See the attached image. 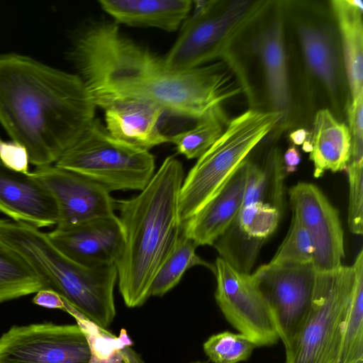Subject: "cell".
I'll return each instance as SVG.
<instances>
[{"instance_id":"27","label":"cell","mask_w":363,"mask_h":363,"mask_svg":"<svg viewBox=\"0 0 363 363\" xmlns=\"http://www.w3.org/2000/svg\"><path fill=\"white\" fill-rule=\"evenodd\" d=\"M196 125L177 134L169 135L178 153L187 159L199 158L219 138L228 120L223 108L214 110L196 120Z\"/></svg>"},{"instance_id":"15","label":"cell","mask_w":363,"mask_h":363,"mask_svg":"<svg viewBox=\"0 0 363 363\" xmlns=\"http://www.w3.org/2000/svg\"><path fill=\"white\" fill-rule=\"evenodd\" d=\"M0 212L37 228L57 225L58 210L50 191L31 172H19L0 160Z\"/></svg>"},{"instance_id":"30","label":"cell","mask_w":363,"mask_h":363,"mask_svg":"<svg viewBox=\"0 0 363 363\" xmlns=\"http://www.w3.org/2000/svg\"><path fill=\"white\" fill-rule=\"evenodd\" d=\"M313 253L314 247L308 231L293 216L289 230L269 264H312Z\"/></svg>"},{"instance_id":"34","label":"cell","mask_w":363,"mask_h":363,"mask_svg":"<svg viewBox=\"0 0 363 363\" xmlns=\"http://www.w3.org/2000/svg\"><path fill=\"white\" fill-rule=\"evenodd\" d=\"M33 302L38 306L48 308H58L65 311V299L57 291L51 289H44L38 291Z\"/></svg>"},{"instance_id":"7","label":"cell","mask_w":363,"mask_h":363,"mask_svg":"<svg viewBox=\"0 0 363 363\" xmlns=\"http://www.w3.org/2000/svg\"><path fill=\"white\" fill-rule=\"evenodd\" d=\"M54 165L99 184L108 192L143 190L155 174V157L113 137L94 118Z\"/></svg>"},{"instance_id":"13","label":"cell","mask_w":363,"mask_h":363,"mask_svg":"<svg viewBox=\"0 0 363 363\" xmlns=\"http://www.w3.org/2000/svg\"><path fill=\"white\" fill-rule=\"evenodd\" d=\"M31 174L56 201V227H69L115 214L116 200L110 192L77 173L51 164L37 167Z\"/></svg>"},{"instance_id":"10","label":"cell","mask_w":363,"mask_h":363,"mask_svg":"<svg viewBox=\"0 0 363 363\" xmlns=\"http://www.w3.org/2000/svg\"><path fill=\"white\" fill-rule=\"evenodd\" d=\"M215 298L228 323L257 347L275 345L279 337L268 306L252 274L219 257L214 264Z\"/></svg>"},{"instance_id":"17","label":"cell","mask_w":363,"mask_h":363,"mask_svg":"<svg viewBox=\"0 0 363 363\" xmlns=\"http://www.w3.org/2000/svg\"><path fill=\"white\" fill-rule=\"evenodd\" d=\"M335 28L325 22H303L297 26L306 69L333 99L337 97L345 72L340 37Z\"/></svg>"},{"instance_id":"19","label":"cell","mask_w":363,"mask_h":363,"mask_svg":"<svg viewBox=\"0 0 363 363\" xmlns=\"http://www.w3.org/2000/svg\"><path fill=\"white\" fill-rule=\"evenodd\" d=\"M105 111L106 128L115 138L136 147L150 150L169 143L159 123L164 111L146 101H129L113 105Z\"/></svg>"},{"instance_id":"14","label":"cell","mask_w":363,"mask_h":363,"mask_svg":"<svg viewBox=\"0 0 363 363\" xmlns=\"http://www.w3.org/2000/svg\"><path fill=\"white\" fill-rule=\"evenodd\" d=\"M48 235L62 253L87 267L116 265L123 247V230L116 214L69 227H56Z\"/></svg>"},{"instance_id":"33","label":"cell","mask_w":363,"mask_h":363,"mask_svg":"<svg viewBox=\"0 0 363 363\" xmlns=\"http://www.w3.org/2000/svg\"><path fill=\"white\" fill-rule=\"evenodd\" d=\"M0 160L11 169L25 174L30 172L26 148L13 140L7 141L0 137Z\"/></svg>"},{"instance_id":"25","label":"cell","mask_w":363,"mask_h":363,"mask_svg":"<svg viewBox=\"0 0 363 363\" xmlns=\"http://www.w3.org/2000/svg\"><path fill=\"white\" fill-rule=\"evenodd\" d=\"M354 280L345 322L338 363H363V250L352 264Z\"/></svg>"},{"instance_id":"29","label":"cell","mask_w":363,"mask_h":363,"mask_svg":"<svg viewBox=\"0 0 363 363\" xmlns=\"http://www.w3.org/2000/svg\"><path fill=\"white\" fill-rule=\"evenodd\" d=\"M257 345L242 333L225 331L214 334L203 343L205 354L213 363H239L251 356Z\"/></svg>"},{"instance_id":"28","label":"cell","mask_w":363,"mask_h":363,"mask_svg":"<svg viewBox=\"0 0 363 363\" xmlns=\"http://www.w3.org/2000/svg\"><path fill=\"white\" fill-rule=\"evenodd\" d=\"M281 210L264 202L242 206L233 225L248 240L263 241L277 230Z\"/></svg>"},{"instance_id":"18","label":"cell","mask_w":363,"mask_h":363,"mask_svg":"<svg viewBox=\"0 0 363 363\" xmlns=\"http://www.w3.org/2000/svg\"><path fill=\"white\" fill-rule=\"evenodd\" d=\"M245 163L199 211L182 224L183 233L199 247L213 245L230 228L242 207Z\"/></svg>"},{"instance_id":"23","label":"cell","mask_w":363,"mask_h":363,"mask_svg":"<svg viewBox=\"0 0 363 363\" xmlns=\"http://www.w3.org/2000/svg\"><path fill=\"white\" fill-rule=\"evenodd\" d=\"M65 311L74 318L86 337L91 354L89 363H144L131 348L133 343L125 329L116 336L86 318L67 301Z\"/></svg>"},{"instance_id":"2","label":"cell","mask_w":363,"mask_h":363,"mask_svg":"<svg viewBox=\"0 0 363 363\" xmlns=\"http://www.w3.org/2000/svg\"><path fill=\"white\" fill-rule=\"evenodd\" d=\"M96 107L77 74L0 55V123L36 167L55 163L95 118Z\"/></svg>"},{"instance_id":"37","label":"cell","mask_w":363,"mask_h":363,"mask_svg":"<svg viewBox=\"0 0 363 363\" xmlns=\"http://www.w3.org/2000/svg\"><path fill=\"white\" fill-rule=\"evenodd\" d=\"M312 143L311 142L310 139H307L303 144H302V150L305 152H311L312 151Z\"/></svg>"},{"instance_id":"5","label":"cell","mask_w":363,"mask_h":363,"mask_svg":"<svg viewBox=\"0 0 363 363\" xmlns=\"http://www.w3.org/2000/svg\"><path fill=\"white\" fill-rule=\"evenodd\" d=\"M280 120V115L272 111L250 109L228 121L183 180L179 195L182 225L225 185Z\"/></svg>"},{"instance_id":"21","label":"cell","mask_w":363,"mask_h":363,"mask_svg":"<svg viewBox=\"0 0 363 363\" xmlns=\"http://www.w3.org/2000/svg\"><path fill=\"white\" fill-rule=\"evenodd\" d=\"M311 142L310 160L313 175L318 178L327 171L345 170L350 159L351 135L349 128L339 121L328 108L315 115Z\"/></svg>"},{"instance_id":"6","label":"cell","mask_w":363,"mask_h":363,"mask_svg":"<svg viewBox=\"0 0 363 363\" xmlns=\"http://www.w3.org/2000/svg\"><path fill=\"white\" fill-rule=\"evenodd\" d=\"M269 1H193L194 11L163 57L172 72L187 71L230 56L235 39L269 6Z\"/></svg>"},{"instance_id":"12","label":"cell","mask_w":363,"mask_h":363,"mask_svg":"<svg viewBox=\"0 0 363 363\" xmlns=\"http://www.w3.org/2000/svg\"><path fill=\"white\" fill-rule=\"evenodd\" d=\"M295 216L308 231L313 247L315 272L340 268L345 258L344 234L337 210L315 184L299 182L289 190Z\"/></svg>"},{"instance_id":"32","label":"cell","mask_w":363,"mask_h":363,"mask_svg":"<svg viewBox=\"0 0 363 363\" xmlns=\"http://www.w3.org/2000/svg\"><path fill=\"white\" fill-rule=\"evenodd\" d=\"M349 130L351 135L350 157H363V94L351 100L347 106Z\"/></svg>"},{"instance_id":"3","label":"cell","mask_w":363,"mask_h":363,"mask_svg":"<svg viewBox=\"0 0 363 363\" xmlns=\"http://www.w3.org/2000/svg\"><path fill=\"white\" fill-rule=\"evenodd\" d=\"M184 179L182 163L168 156L139 194L116 201L123 233L117 280L129 308L142 306L150 297L152 280L182 233L179 195Z\"/></svg>"},{"instance_id":"1","label":"cell","mask_w":363,"mask_h":363,"mask_svg":"<svg viewBox=\"0 0 363 363\" xmlns=\"http://www.w3.org/2000/svg\"><path fill=\"white\" fill-rule=\"evenodd\" d=\"M71 57L94 104L104 110L142 101L197 120L243 89L225 60L169 71L163 58L123 36L116 23L88 25L75 39Z\"/></svg>"},{"instance_id":"4","label":"cell","mask_w":363,"mask_h":363,"mask_svg":"<svg viewBox=\"0 0 363 363\" xmlns=\"http://www.w3.org/2000/svg\"><path fill=\"white\" fill-rule=\"evenodd\" d=\"M0 241L18 252L43 279L86 318L107 328L116 315L115 264L87 267L62 253L48 233L25 223L0 218Z\"/></svg>"},{"instance_id":"22","label":"cell","mask_w":363,"mask_h":363,"mask_svg":"<svg viewBox=\"0 0 363 363\" xmlns=\"http://www.w3.org/2000/svg\"><path fill=\"white\" fill-rule=\"evenodd\" d=\"M330 4L337 23L351 100H354L363 94V2L333 0Z\"/></svg>"},{"instance_id":"35","label":"cell","mask_w":363,"mask_h":363,"mask_svg":"<svg viewBox=\"0 0 363 363\" xmlns=\"http://www.w3.org/2000/svg\"><path fill=\"white\" fill-rule=\"evenodd\" d=\"M301 155L298 149L292 145L284 152L282 163L286 173H292L296 170L301 162Z\"/></svg>"},{"instance_id":"24","label":"cell","mask_w":363,"mask_h":363,"mask_svg":"<svg viewBox=\"0 0 363 363\" xmlns=\"http://www.w3.org/2000/svg\"><path fill=\"white\" fill-rule=\"evenodd\" d=\"M50 289L29 264L0 241V303Z\"/></svg>"},{"instance_id":"36","label":"cell","mask_w":363,"mask_h":363,"mask_svg":"<svg viewBox=\"0 0 363 363\" xmlns=\"http://www.w3.org/2000/svg\"><path fill=\"white\" fill-rule=\"evenodd\" d=\"M308 134L306 129L298 128L290 133L289 139L294 145H301L307 140Z\"/></svg>"},{"instance_id":"38","label":"cell","mask_w":363,"mask_h":363,"mask_svg":"<svg viewBox=\"0 0 363 363\" xmlns=\"http://www.w3.org/2000/svg\"><path fill=\"white\" fill-rule=\"evenodd\" d=\"M191 363H202L201 362H191Z\"/></svg>"},{"instance_id":"31","label":"cell","mask_w":363,"mask_h":363,"mask_svg":"<svg viewBox=\"0 0 363 363\" xmlns=\"http://www.w3.org/2000/svg\"><path fill=\"white\" fill-rule=\"evenodd\" d=\"M349 183L348 225L352 233H363V162H349L346 168Z\"/></svg>"},{"instance_id":"16","label":"cell","mask_w":363,"mask_h":363,"mask_svg":"<svg viewBox=\"0 0 363 363\" xmlns=\"http://www.w3.org/2000/svg\"><path fill=\"white\" fill-rule=\"evenodd\" d=\"M252 49L262 67L271 111L280 115L279 125H284L290 116L292 97L284 23L280 17L258 32Z\"/></svg>"},{"instance_id":"8","label":"cell","mask_w":363,"mask_h":363,"mask_svg":"<svg viewBox=\"0 0 363 363\" xmlns=\"http://www.w3.org/2000/svg\"><path fill=\"white\" fill-rule=\"evenodd\" d=\"M354 280L353 266L316 272L311 307L285 363H338Z\"/></svg>"},{"instance_id":"20","label":"cell","mask_w":363,"mask_h":363,"mask_svg":"<svg viewBox=\"0 0 363 363\" xmlns=\"http://www.w3.org/2000/svg\"><path fill=\"white\" fill-rule=\"evenodd\" d=\"M99 4L116 23L169 32L183 24L193 6L191 0H100Z\"/></svg>"},{"instance_id":"11","label":"cell","mask_w":363,"mask_h":363,"mask_svg":"<svg viewBox=\"0 0 363 363\" xmlns=\"http://www.w3.org/2000/svg\"><path fill=\"white\" fill-rule=\"evenodd\" d=\"M90 356L77 324L13 325L0 337V363H89Z\"/></svg>"},{"instance_id":"26","label":"cell","mask_w":363,"mask_h":363,"mask_svg":"<svg viewBox=\"0 0 363 363\" xmlns=\"http://www.w3.org/2000/svg\"><path fill=\"white\" fill-rule=\"evenodd\" d=\"M196 243L182 230L173 250L157 272L150 288V296H162L179 284L184 274L194 266H203L213 272L214 264L201 258Z\"/></svg>"},{"instance_id":"9","label":"cell","mask_w":363,"mask_h":363,"mask_svg":"<svg viewBox=\"0 0 363 363\" xmlns=\"http://www.w3.org/2000/svg\"><path fill=\"white\" fill-rule=\"evenodd\" d=\"M315 274L312 264L269 263L260 266L252 274L285 349L297 336L310 311Z\"/></svg>"}]
</instances>
